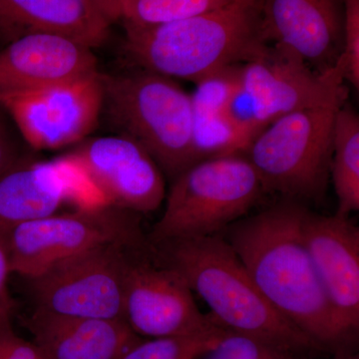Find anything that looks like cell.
<instances>
[{
  "label": "cell",
  "mask_w": 359,
  "mask_h": 359,
  "mask_svg": "<svg viewBox=\"0 0 359 359\" xmlns=\"http://www.w3.org/2000/svg\"><path fill=\"white\" fill-rule=\"evenodd\" d=\"M257 8L266 44L290 49L320 73L341 65L344 0H257Z\"/></svg>",
  "instance_id": "13"
},
{
  "label": "cell",
  "mask_w": 359,
  "mask_h": 359,
  "mask_svg": "<svg viewBox=\"0 0 359 359\" xmlns=\"http://www.w3.org/2000/svg\"><path fill=\"white\" fill-rule=\"evenodd\" d=\"M242 65L217 71L196 82L191 94L196 159L244 154L245 144L229 116L231 97L240 86Z\"/></svg>",
  "instance_id": "19"
},
{
  "label": "cell",
  "mask_w": 359,
  "mask_h": 359,
  "mask_svg": "<svg viewBox=\"0 0 359 359\" xmlns=\"http://www.w3.org/2000/svg\"><path fill=\"white\" fill-rule=\"evenodd\" d=\"M8 308H13V306H11V304H4V306H0V311H1L2 309H8Z\"/></svg>",
  "instance_id": "30"
},
{
  "label": "cell",
  "mask_w": 359,
  "mask_h": 359,
  "mask_svg": "<svg viewBox=\"0 0 359 359\" xmlns=\"http://www.w3.org/2000/svg\"><path fill=\"white\" fill-rule=\"evenodd\" d=\"M6 238L11 273L25 278L98 245L120 244L137 249L151 245L142 230L141 215L107 202L18 224L6 231Z\"/></svg>",
  "instance_id": "7"
},
{
  "label": "cell",
  "mask_w": 359,
  "mask_h": 359,
  "mask_svg": "<svg viewBox=\"0 0 359 359\" xmlns=\"http://www.w3.org/2000/svg\"><path fill=\"white\" fill-rule=\"evenodd\" d=\"M124 29L123 47L133 67L195 83L244 65L266 44L259 32L257 0H231L185 20Z\"/></svg>",
  "instance_id": "3"
},
{
  "label": "cell",
  "mask_w": 359,
  "mask_h": 359,
  "mask_svg": "<svg viewBox=\"0 0 359 359\" xmlns=\"http://www.w3.org/2000/svg\"><path fill=\"white\" fill-rule=\"evenodd\" d=\"M145 249L107 244L56 262L39 275L26 278L33 311L68 318L123 320L127 269L134 252Z\"/></svg>",
  "instance_id": "8"
},
{
  "label": "cell",
  "mask_w": 359,
  "mask_h": 359,
  "mask_svg": "<svg viewBox=\"0 0 359 359\" xmlns=\"http://www.w3.org/2000/svg\"><path fill=\"white\" fill-rule=\"evenodd\" d=\"M344 51L341 65L344 81L359 88V0H344Z\"/></svg>",
  "instance_id": "24"
},
{
  "label": "cell",
  "mask_w": 359,
  "mask_h": 359,
  "mask_svg": "<svg viewBox=\"0 0 359 359\" xmlns=\"http://www.w3.org/2000/svg\"><path fill=\"white\" fill-rule=\"evenodd\" d=\"M11 273V259L7 245L6 231L0 230V306L11 304L6 285Z\"/></svg>",
  "instance_id": "27"
},
{
  "label": "cell",
  "mask_w": 359,
  "mask_h": 359,
  "mask_svg": "<svg viewBox=\"0 0 359 359\" xmlns=\"http://www.w3.org/2000/svg\"><path fill=\"white\" fill-rule=\"evenodd\" d=\"M344 82L341 65L320 73L290 49L266 44L242 65L238 90L257 134L294 111L344 102Z\"/></svg>",
  "instance_id": "9"
},
{
  "label": "cell",
  "mask_w": 359,
  "mask_h": 359,
  "mask_svg": "<svg viewBox=\"0 0 359 359\" xmlns=\"http://www.w3.org/2000/svg\"><path fill=\"white\" fill-rule=\"evenodd\" d=\"M226 330L219 327L202 334L141 339L119 359H198L217 346Z\"/></svg>",
  "instance_id": "22"
},
{
  "label": "cell",
  "mask_w": 359,
  "mask_h": 359,
  "mask_svg": "<svg viewBox=\"0 0 359 359\" xmlns=\"http://www.w3.org/2000/svg\"><path fill=\"white\" fill-rule=\"evenodd\" d=\"M84 175L72 161L21 157L0 175V230L55 214L79 192Z\"/></svg>",
  "instance_id": "16"
},
{
  "label": "cell",
  "mask_w": 359,
  "mask_h": 359,
  "mask_svg": "<svg viewBox=\"0 0 359 359\" xmlns=\"http://www.w3.org/2000/svg\"><path fill=\"white\" fill-rule=\"evenodd\" d=\"M25 325L47 359H119L142 339L123 320L68 318L32 311Z\"/></svg>",
  "instance_id": "18"
},
{
  "label": "cell",
  "mask_w": 359,
  "mask_h": 359,
  "mask_svg": "<svg viewBox=\"0 0 359 359\" xmlns=\"http://www.w3.org/2000/svg\"><path fill=\"white\" fill-rule=\"evenodd\" d=\"M330 176L337 194L335 214L349 217L359 210V118L346 100L337 108L334 124Z\"/></svg>",
  "instance_id": "20"
},
{
  "label": "cell",
  "mask_w": 359,
  "mask_h": 359,
  "mask_svg": "<svg viewBox=\"0 0 359 359\" xmlns=\"http://www.w3.org/2000/svg\"><path fill=\"white\" fill-rule=\"evenodd\" d=\"M152 245L158 259L185 278L221 327L297 356L323 351L264 299L222 233Z\"/></svg>",
  "instance_id": "2"
},
{
  "label": "cell",
  "mask_w": 359,
  "mask_h": 359,
  "mask_svg": "<svg viewBox=\"0 0 359 359\" xmlns=\"http://www.w3.org/2000/svg\"><path fill=\"white\" fill-rule=\"evenodd\" d=\"M308 208L285 199L222 233L271 306L323 351H348L306 245Z\"/></svg>",
  "instance_id": "1"
},
{
  "label": "cell",
  "mask_w": 359,
  "mask_h": 359,
  "mask_svg": "<svg viewBox=\"0 0 359 359\" xmlns=\"http://www.w3.org/2000/svg\"><path fill=\"white\" fill-rule=\"evenodd\" d=\"M101 118L117 135L145 149L163 175L174 181L197 163L191 94L174 79L133 67L119 74L101 73Z\"/></svg>",
  "instance_id": "4"
},
{
  "label": "cell",
  "mask_w": 359,
  "mask_h": 359,
  "mask_svg": "<svg viewBox=\"0 0 359 359\" xmlns=\"http://www.w3.org/2000/svg\"><path fill=\"white\" fill-rule=\"evenodd\" d=\"M262 180L243 154L199 161L172 181L151 245L223 233L259 202Z\"/></svg>",
  "instance_id": "5"
},
{
  "label": "cell",
  "mask_w": 359,
  "mask_h": 359,
  "mask_svg": "<svg viewBox=\"0 0 359 359\" xmlns=\"http://www.w3.org/2000/svg\"><path fill=\"white\" fill-rule=\"evenodd\" d=\"M103 104L101 72L43 88L0 97L25 140L36 150L80 143L98 127Z\"/></svg>",
  "instance_id": "11"
},
{
  "label": "cell",
  "mask_w": 359,
  "mask_h": 359,
  "mask_svg": "<svg viewBox=\"0 0 359 359\" xmlns=\"http://www.w3.org/2000/svg\"><path fill=\"white\" fill-rule=\"evenodd\" d=\"M93 2L110 25L121 20L124 0H93Z\"/></svg>",
  "instance_id": "28"
},
{
  "label": "cell",
  "mask_w": 359,
  "mask_h": 359,
  "mask_svg": "<svg viewBox=\"0 0 359 359\" xmlns=\"http://www.w3.org/2000/svg\"><path fill=\"white\" fill-rule=\"evenodd\" d=\"M304 233L335 320L349 342L359 328V229L349 217L306 210Z\"/></svg>",
  "instance_id": "14"
},
{
  "label": "cell",
  "mask_w": 359,
  "mask_h": 359,
  "mask_svg": "<svg viewBox=\"0 0 359 359\" xmlns=\"http://www.w3.org/2000/svg\"><path fill=\"white\" fill-rule=\"evenodd\" d=\"M342 103L294 111L252 138L243 155L266 192L299 203L323 199L330 177L335 113Z\"/></svg>",
  "instance_id": "6"
},
{
  "label": "cell",
  "mask_w": 359,
  "mask_h": 359,
  "mask_svg": "<svg viewBox=\"0 0 359 359\" xmlns=\"http://www.w3.org/2000/svg\"><path fill=\"white\" fill-rule=\"evenodd\" d=\"M65 156L110 204L143 215L156 211L166 197L159 166L127 137L86 138Z\"/></svg>",
  "instance_id": "12"
},
{
  "label": "cell",
  "mask_w": 359,
  "mask_h": 359,
  "mask_svg": "<svg viewBox=\"0 0 359 359\" xmlns=\"http://www.w3.org/2000/svg\"><path fill=\"white\" fill-rule=\"evenodd\" d=\"M332 359H359L358 354L351 353L349 351L335 353L334 358Z\"/></svg>",
  "instance_id": "29"
},
{
  "label": "cell",
  "mask_w": 359,
  "mask_h": 359,
  "mask_svg": "<svg viewBox=\"0 0 359 359\" xmlns=\"http://www.w3.org/2000/svg\"><path fill=\"white\" fill-rule=\"evenodd\" d=\"M185 278L156 257L154 248L136 250L125 280L123 320L142 339L188 337L221 327L203 314Z\"/></svg>",
  "instance_id": "10"
},
{
  "label": "cell",
  "mask_w": 359,
  "mask_h": 359,
  "mask_svg": "<svg viewBox=\"0 0 359 359\" xmlns=\"http://www.w3.org/2000/svg\"><path fill=\"white\" fill-rule=\"evenodd\" d=\"M93 49L61 35L36 33L0 47V97L97 72Z\"/></svg>",
  "instance_id": "15"
},
{
  "label": "cell",
  "mask_w": 359,
  "mask_h": 359,
  "mask_svg": "<svg viewBox=\"0 0 359 359\" xmlns=\"http://www.w3.org/2000/svg\"><path fill=\"white\" fill-rule=\"evenodd\" d=\"M20 158L18 144L14 141L6 123L0 117V175L13 166Z\"/></svg>",
  "instance_id": "26"
},
{
  "label": "cell",
  "mask_w": 359,
  "mask_h": 359,
  "mask_svg": "<svg viewBox=\"0 0 359 359\" xmlns=\"http://www.w3.org/2000/svg\"><path fill=\"white\" fill-rule=\"evenodd\" d=\"M110 26L93 0H0V47L48 33L93 49L108 39Z\"/></svg>",
  "instance_id": "17"
},
{
  "label": "cell",
  "mask_w": 359,
  "mask_h": 359,
  "mask_svg": "<svg viewBox=\"0 0 359 359\" xmlns=\"http://www.w3.org/2000/svg\"><path fill=\"white\" fill-rule=\"evenodd\" d=\"M205 359H297L273 344L250 335L226 330L217 346L205 354Z\"/></svg>",
  "instance_id": "23"
},
{
  "label": "cell",
  "mask_w": 359,
  "mask_h": 359,
  "mask_svg": "<svg viewBox=\"0 0 359 359\" xmlns=\"http://www.w3.org/2000/svg\"><path fill=\"white\" fill-rule=\"evenodd\" d=\"M11 308L0 311V359H47L34 341L14 332L11 321Z\"/></svg>",
  "instance_id": "25"
},
{
  "label": "cell",
  "mask_w": 359,
  "mask_h": 359,
  "mask_svg": "<svg viewBox=\"0 0 359 359\" xmlns=\"http://www.w3.org/2000/svg\"><path fill=\"white\" fill-rule=\"evenodd\" d=\"M231 0H124L123 26L150 27L208 13Z\"/></svg>",
  "instance_id": "21"
}]
</instances>
